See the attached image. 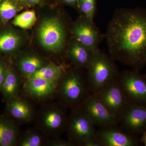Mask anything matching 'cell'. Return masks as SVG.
<instances>
[{
    "label": "cell",
    "instance_id": "cell-20",
    "mask_svg": "<svg viewBox=\"0 0 146 146\" xmlns=\"http://www.w3.org/2000/svg\"><path fill=\"white\" fill-rule=\"evenodd\" d=\"M21 36L12 30L0 33V52L10 53L16 50L20 46Z\"/></svg>",
    "mask_w": 146,
    "mask_h": 146
},
{
    "label": "cell",
    "instance_id": "cell-31",
    "mask_svg": "<svg viewBox=\"0 0 146 146\" xmlns=\"http://www.w3.org/2000/svg\"><path fill=\"white\" fill-rule=\"evenodd\" d=\"M3 0H0V3H1V2Z\"/></svg>",
    "mask_w": 146,
    "mask_h": 146
},
{
    "label": "cell",
    "instance_id": "cell-3",
    "mask_svg": "<svg viewBox=\"0 0 146 146\" xmlns=\"http://www.w3.org/2000/svg\"><path fill=\"white\" fill-rule=\"evenodd\" d=\"M96 127L81 105L71 108L66 131L69 140L76 145L101 146L97 139Z\"/></svg>",
    "mask_w": 146,
    "mask_h": 146
},
{
    "label": "cell",
    "instance_id": "cell-10",
    "mask_svg": "<svg viewBox=\"0 0 146 146\" xmlns=\"http://www.w3.org/2000/svg\"><path fill=\"white\" fill-rule=\"evenodd\" d=\"M119 125L97 131V139L101 146L140 145L141 142L137 135L129 133Z\"/></svg>",
    "mask_w": 146,
    "mask_h": 146
},
{
    "label": "cell",
    "instance_id": "cell-22",
    "mask_svg": "<svg viewBox=\"0 0 146 146\" xmlns=\"http://www.w3.org/2000/svg\"><path fill=\"white\" fill-rule=\"evenodd\" d=\"M44 142V138L41 133L35 131H30L18 141L17 144L20 146H41L43 145Z\"/></svg>",
    "mask_w": 146,
    "mask_h": 146
},
{
    "label": "cell",
    "instance_id": "cell-16",
    "mask_svg": "<svg viewBox=\"0 0 146 146\" xmlns=\"http://www.w3.org/2000/svg\"><path fill=\"white\" fill-rule=\"evenodd\" d=\"M19 130L13 120L0 117V146H13L17 145Z\"/></svg>",
    "mask_w": 146,
    "mask_h": 146
},
{
    "label": "cell",
    "instance_id": "cell-8",
    "mask_svg": "<svg viewBox=\"0 0 146 146\" xmlns=\"http://www.w3.org/2000/svg\"><path fill=\"white\" fill-rule=\"evenodd\" d=\"M67 108L60 103L44 110L39 121L42 132L49 136H58L66 131L68 116Z\"/></svg>",
    "mask_w": 146,
    "mask_h": 146
},
{
    "label": "cell",
    "instance_id": "cell-30",
    "mask_svg": "<svg viewBox=\"0 0 146 146\" xmlns=\"http://www.w3.org/2000/svg\"><path fill=\"white\" fill-rule=\"evenodd\" d=\"M23 5H27L26 0H17Z\"/></svg>",
    "mask_w": 146,
    "mask_h": 146
},
{
    "label": "cell",
    "instance_id": "cell-5",
    "mask_svg": "<svg viewBox=\"0 0 146 146\" xmlns=\"http://www.w3.org/2000/svg\"><path fill=\"white\" fill-rule=\"evenodd\" d=\"M67 35L65 25L56 17L45 18L38 29L40 44L45 49L52 52H59L64 48Z\"/></svg>",
    "mask_w": 146,
    "mask_h": 146
},
{
    "label": "cell",
    "instance_id": "cell-2",
    "mask_svg": "<svg viewBox=\"0 0 146 146\" xmlns=\"http://www.w3.org/2000/svg\"><path fill=\"white\" fill-rule=\"evenodd\" d=\"M76 70H66L58 84L57 92L60 103L66 107L80 106L92 94L86 75Z\"/></svg>",
    "mask_w": 146,
    "mask_h": 146
},
{
    "label": "cell",
    "instance_id": "cell-25",
    "mask_svg": "<svg viewBox=\"0 0 146 146\" xmlns=\"http://www.w3.org/2000/svg\"><path fill=\"white\" fill-rule=\"evenodd\" d=\"M48 145L52 146H76L74 143L68 140H62L56 138L55 140H52L49 142Z\"/></svg>",
    "mask_w": 146,
    "mask_h": 146
},
{
    "label": "cell",
    "instance_id": "cell-17",
    "mask_svg": "<svg viewBox=\"0 0 146 146\" xmlns=\"http://www.w3.org/2000/svg\"><path fill=\"white\" fill-rule=\"evenodd\" d=\"M21 83L20 78L13 69L7 68L5 78L1 91L7 101L18 96Z\"/></svg>",
    "mask_w": 146,
    "mask_h": 146
},
{
    "label": "cell",
    "instance_id": "cell-15",
    "mask_svg": "<svg viewBox=\"0 0 146 146\" xmlns=\"http://www.w3.org/2000/svg\"><path fill=\"white\" fill-rule=\"evenodd\" d=\"M93 52L73 38L69 43L67 54L78 69H86L91 60Z\"/></svg>",
    "mask_w": 146,
    "mask_h": 146
},
{
    "label": "cell",
    "instance_id": "cell-14",
    "mask_svg": "<svg viewBox=\"0 0 146 146\" xmlns=\"http://www.w3.org/2000/svg\"><path fill=\"white\" fill-rule=\"evenodd\" d=\"M7 102L9 113L13 119L22 123L28 122L32 119L34 109L27 100L17 96Z\"/></svg>",
    "mask_w": 146,
    "mask_h": 146
},
{
    "label": "cell",
    "instance_id": "cell-28",
    "mask_svg": "<svg viewBox=\"0 0 146 146\" xmlns=\"http://www.w3.org/2000/svg\"><path fill=\"white\" fill-rule=\"evenodd\" d=\"M41 0H26L27 5L34 6L39 4Z\"/></svg>",
    "mask_w": 146,
    "mask_h": 146
},
{
    "label": "cell",
    "instance_id": "cell-21",
    "mask_svg": "<svg viewBox=\"0 0 146 146\" xmlns=\"http://www.w3.org/2000/svg\"><path fill=\"white\" fill-rule=\"evenodd\" d=\"M24 6L17 0H3L0 3V19L6 23L15 17Z\"/></svg>",
    "mask_w": 146,
    "mask_h": 146
},
{
    "label": "cell",
    "instance_id": "cell-24",
    "mask_svg": "<svg viewBox=\"0 0 146 146\" xmlns=\"http://www.w3.org/2000/svg\"><path fill=\"white\" fill-rule=\"evenodd\" d=\"M77 5L84 16L94 21L96 10V0H78Z\"/></svg>",
    "mask_w": 146,
    "mask_h": 146
},
{
    "label": "cell",
    "instance_id": "cell-18",
    "mask_svg": "<svg viewBox=\"0 0 146 146\" xmlns=\"http://www.w3.org/2000/svg\"><path fill=\"white\" fill-rule=\"evenodd\" d=\"M66 70V68L63 65L49 63L40 68L29 78H39L58 83Z\"/></svg>",
    "mask_w": 146,
    "mask_h": 146
},
{
    "label": "cell",
    "instance_id": "cell-6",
    "mask_svg": "<svg viewBox=\"0 0 146 146\" xmlns=\"http://www.w3.org/2000/svg\"><path fill=\"white\" fill-rule=\"evenodd\" d=\"M116 80L131 104L146 106V76L136 70L119 72Z\"/></svg>",
    "mask_w": 146,
    "mask_h": 146
},
{
    "label": "cell",
    "instance_id": "cell-11",
    "mask_svg": "<svg viewBox=\"0 0 146 146\" xmlns=\"http://www.w3.org/2000/svg\"><path fill=\"white\" fill-rule=\"evenodd\" d=\"M81 106L96 127L101 128L119 125V121L110 113L95 94H90Z\"/></svg>",
    "mask_w": 146,
    "mask_h": 146
},
{
    "label": "cell",
    "instance_id": "cell-26",
    "mask_svg": "<svg viewBox=\"0 0 146 146\" xmlns=\"http://www.w3.org/2000/svg\"><path fill=\"white\" fill-rule=\"evenodd\" d=\"M7 68L5 63L0 60V91L1 89L2 86L5 78Z\"/></svg>",
    "mask_w": 146,
    "mask_h": 146
},
{
    "label": "cell",
    "instance_id": "cell-29",
    "mask_svg": "<svg viewBox=\"0 0 146 146\" xmlns=\"http://www.w3.org/2000/svg\"><path fill=\"white\" fill-rule=\"evenodd\" d=\"M142 136L140 138L141 143L144 144V145L146 146V131L142 133Z\"/></svg>",
    "mask_w": 146,
    "mask_h": 146
},
{
    "label": "cell",
    "instance_id": "cell-12",
    "mask_svg": "<svg viewBox=\"0 0 146 146\" xmlns=\"http://www.w3.org/2000/svg\"><path fill=\"white\" fill-rule=\"evenodd\" d=\"M124 130L133 135L146 131V106L130 104L119 121Z\"/></svg>",
    "mask_w": 146,
    "mask_h": 146
},
{
    "label": "cell",
    "instance_id": "cell-1",
    "mask_svg": "<svg viewBox=\"0 0 146 146\" xmlns=\"http://www.w3.org/2000/svg\"><path fill=\"white\" fill-rule=\"evenodd\" d=\"M106 39L113 60L140 71L146 65V9H121L115 11Z\"/></svg>",
    "mask_w": 146,
    "mask_h": 146
},
{
    "label": "cell",
    "instance_id": "cell-19",
    "mask_svg": "<svg viewBox=\"0 0 146 146\" xmlns=\"http://www.w3.org/2000/svg\"><path fill=\"white\" fill-rule=\"evenodd\" d=\"M46 64L44 60L35 55L24 56L18 62V68L21 72L28 78Z\"/></svg>",
    "mask_w": 146,
    "mask_h": 146
},
{
    "label": "cell",
    "instance_id": "cell-27",
    "mask_svg": "<svg viewBox=\"0 0 146 146\" xmlns=\"http://www.w3.org/2000/svg\"><path fill=\"white\" fill-rule=\"evenodd\" d=\"M64 3L71 6L77 5L78 0H61Z\"/></svg>",
    "mask_w": 146,
    "mask_h": 146
},
{
    "label": "cell",
    "instance_id": "cell-32",
    "mask_svg": "<svg viewBox=\"0 0 146 146\" xmlns=\"http://www.w3.org/2000/svg\"><path fill=\"white\" fill-rule=\"evenodd\" d=\"M145 76H146V75H145Z\"/></svg>",
    "mask_w": 146,
    "mask_h": 146
},
{
    "label": "cell",
    "instance_id": "cell-4",
    "mask_svg": "<svg viewBox=\"0 0 146 146\" xmlns=\"http://www.w3.org/2000/svg\"><path fill=\"white\" fill-rule=\"evenodd\" d=\"M113 59L98 48L93 52L86 68V78L92 94H95L108 82L116 78L119 72Z\"/></svg>",
    "mask_w": 146,
    "mask_h": 146
},
{
    "label": "cell",
    "instance_id": "cell-7",
    "mask_svg": "<svg viewBox=\"0 0 146 146\" xmlns=\"http://www.w3.org/2000/svg\"><path fill=\"white\" fill-rule=\"evenodd\" d=\"M94 94L119 122L120 118L131 104L116 78L105 84Z\"/></svg>",
    "mask_w": 146,
    "mask_h": 146
},
{
    "label": "cell",
    "instance_id": "cell-9",
    "mask_svg": "<svg viewBox=\"0 0 146 146\" xmlns=\"http://www.w3.org/2000/svg\"><path fill=\"white\" fill-rule=\"evenodd\" d=\"M70 30L73 38L87 48L92 51L98 48L101 34L94 21L83 15L73 24Z\"/></svg>",
    "mask_w": 146,
    "mask_h": 146
},
{
    "label": "cell",
    "instance_id": "cell-23",
    "mask_svg": "<svg viewBox=\"0 0 146 146\" xmlns=\"http://www.w3.org/2000/svg\"><path fill=\"white\" fill-rule=\"evenodd\" d=\"M36 21V15L34 11H27L16 16L13 24L16 26L27 29L31 28Z\"/></svg>",
    "mask_w": 146,
    "mask_h": 146
},
{
    "label": "cell",
    "instance_id": "cell-13",
    "mask_svg": "<svg viewBox=\"0 0 146 146\" xmlns=\"http://www.w3.org/2000/svg\"><path fill=\"white\" fill-rule=\"evenodd\" d=\"M58 82L37 77L29 78L25 84L24 89L29 96L43 99L57 92Z\"/></svg>",
    "mask_w": 146,
    "mask_h": 146
}]
</instances>
